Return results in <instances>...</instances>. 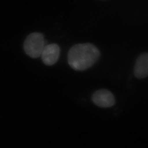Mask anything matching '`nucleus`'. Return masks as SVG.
<instances>
[{"label": "nucleus", "mask_w": 148, "mask_h": 148, "mask_svg": "<svg viewBox=\"0 0 148 148\" xmlns=\"http://www.w3.org/2000/svg\"><path fill=\"white\" fill-rule=\"evenodd\" d=\"M100 52L92 44H77L69 50L68 61L70 67L77 71L89 68L98 60Z\"/></svg>", "instance_id": "nucleus-1"}, {"label": "nucleus", "mask_w": 148, "mask_h": 148, "mask_svg": "<svg viewBox=\"0 0 148 148\" xmlns=\"http://www.w3.org/2000/svg\"><path fill=\"white\" fill-rule=\"evenodd\" d=\"M43 35L38 32H34L27 36L24 41V49L28 56L32 58L40 56L45 47Z\"/></svg>", "instance_id": "nucleus-2"}, {"label": "nucleus", "mask_w": 148, "mask_h": 148, "mask_svg": "<svg viewBox=\"0 0 148 148\" xmlns=\"http://www.w3.org/2000/svg\"><path fill=\"white\" fill-rule=\"evenodd\" d=\"M92 99L95 105L101 108H110L115 103V98L113 94L110 91L105 89L95 91L92 95Z\"/></svg>", "instance_id": "nucleus-3"}, {"label": "nucleus", "mask_w": 148, "mask_h": 148, "mask_svg": "<svg viewBox=\"0 0 148 148\" xmlns=\"http://www.w3.org/2000/svg\"><path fill=\"white\" fill-rule=\"evenodd\" d=\"M60 55V48L57 44L53 43L45 46L41 56L45 65L51 66L57 62Z\"/></svg>", "instance_id": "nucleus-4"}, {"label": "nucleus", "mask_w": 148, "mask_h": 148, "mask_svg": "<svg viewBox=\"0 0 148 148\" xmlns=\"http://www.w3.org/2000/svg\"><path fill=\"white\" fill-rule=\"evenodd\" d=\"M134 75L138 79L148 76V52L140 55L138 58L134 68Z\"/></svg>", "instance_id": "nucleus-5"}]
</instances>
